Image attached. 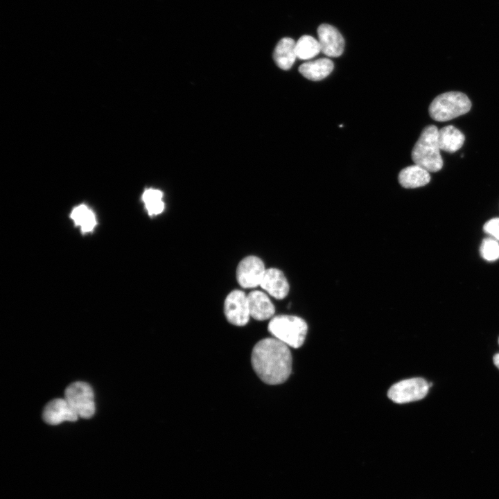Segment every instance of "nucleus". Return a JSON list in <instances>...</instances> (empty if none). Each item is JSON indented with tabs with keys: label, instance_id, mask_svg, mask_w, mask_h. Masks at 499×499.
I'll use <instances>...</instances> for the list:
<instances>
[{
	"label": "nucleus",
	"instance_id": "f257e3e1",
	"mask_svg": "<svg viewBox=\"0 0 499 499\" xmlns=\"http://www.w3.org/2000/svg\"><path fill=\"white\" fill-rule=\"evenodd\" d=\"M292 362L288 346L275 338L260 340L252 349V367L259 378L268 385L284 383L291 373Z\"/></svg>",
	"mask_w": 499,
	"mask_h": 499
},
{
	"label": "nucleus",
	"instance_id": "f03ea898",
	"mask_svg": "<svg viewBox=\"0 0 499 499\" xmlns=\"http://www.w3.org/2000/svg\"><path fill=\"white\" fill-rule=\"evenodd\" d=\"M438 129L435 125L426 126L412 150L414 163L428 172H437L443 166L438 143Z\"/></svg>",
	"mask_w": 499,
	"mask_h": 499
},
{
	"label": "nucleus",
	"instance_id": "7ed1b4c3",
	"mask_svg": "<svg viewBox=\"0 0 499 499\" xmlns=\"http://www.w3.org/2000/svg\"><path fill=\"white\" fill-rule=\"evenodd\" d=\"M268 331L274 338L288 347L297 349L304 342L308 325L299 317L280 315L271 319L268 324Z\"/></svg>",
	"mask_w": 499,
	"mask_h": 499
},
{
	"label": "nucleus",
	"instance_id": "20e7f679",
	"mask_svg": "<svg viewBox=\"0 0 499 499\" xmlns=\"http://www.w3.org/2000/svg\"><path fill=\"white\" fill-rule=\"evenodd\" d=\"M471 107L469 97L459 91L437 96L429 106V114L437 121H446L467 113Z\"/></svg>",
	"mask_w": 499,
	"mask_h": 499
},
{
	"label": "nucleus",
	"instance_id": "39448f33",
	"mask_svg": "<svg viewBox=\"0 0 499 499\" xmlns=\"http://www.w3.org/2000/svg\"><path fill=\"white\" fill-rule=\"evenodd\" d=\"M64 399L78 417L89 419L94 414V394L88 383L82 381L72 383L65 389Z\"/></svg>",
	"mask_w": 499,
	"mask_h": 499
},
{
	"label": "nucleus",
	"instance_id": "423d86ee",
	"mask_svg": "<svg viewBox=\"0 0 499 499\" xmlns=\"http://www.w3.org/2000/svg\"><path fill=\"white\" fill-rule=\"evenodd\" d=\"M429 384L421 378H412L394 384L387 392L394 403H405L423 399L429 389Z\"/></svg>",
	"mask_w": 499,
	"mask_h": 499
},
{
	"label": "nucleus",
	"instance_id": "0eeeda50",
	"mask_svg": "<svg viewBox=\"0 0 499 499\" xmlns=\"http://www.w3.org/2000/svg\"><path fill=\"white\" fill-rule=\"evenodd\" d=\"M224 313L233 325L243 326L247 324L250 315L247 295L240 290H234L226 297Z\"/></svg>",
	"mask_w": 499,
	"mask_h": 499
},
{
	"label": "nucleus",
	"instance_id": "6e6552de",
	"mask_svg": "<svg viewBox=\"0 0 499 499\" xmlns=\"http://www.w3.org/2000/svg\"><path fill=\"white\" fill-rule=\"evenodd\" d=\"M265 270L264 263L259 257L247 256L243 259L237 266V281L243 288L260 286Z\"/></svg>",
	"mask_w": 499,
	"mask_h": 499
},
{
	"label": "nucleus",
	"instance_id": "1a4fd4ad",
	"mask_svg": "<svg viewBox=\"0 0 499 499\" xmlns=\"http://www.w3.org/2000/svg\"><path fill=\"white\" fill-rule=\"evenodd\" d=\"M318 41L321 51L329 57L342 55L344 40L340 33L333 26L322 24L317 28Z\"/></svg>",
	"mask_w": 499,
	"mask_h": 499
},
{
	"label": "nucleus",
	"instance_id": "9d476101",
	"mask_svg": "<svg viewBox=\"0 0 499 499\" xmlns=\"http://www.w3.org/2000/svg\"><path fill=\"white\" fill-rule=\"evenodd\" d=\"M42 417L46 423L55 426L63 421H75L78 415L65 399H55L46 405Z\"/></svg>",
	"mask_w": 499,
	"mask_h": 499
},
{
	"label": "nucleus",
	"instance_id": "9b49d317",
	"mask_svg": "<svg viewBox=\"0 0 499 499\" xmlns=\"http://www.w3.org/2000/svg\"><path fill=\"white\" fill-rule=\"evenodd\" d=\"M260 286L277 299L286 297L290 290L289 283L285 274L275 268L266 269Z\"/></svg>",
	"mask_w": 499,
	"mask_h": 499
},
{
	"label": "nucleus",
	"instance_id": "f8f14e48",
	"mask_svg": "<svg viewBox=\"0 0 499 499\" xmlns=\"http://www.w3.org/2000/svg\"><path fill=\"white\" fill-rule=\"evenodd\" d=\"M247 299L252 317L258 321L272 318L275 308L265 292L253 290L247 294Z\"/></svg>",
	"mask_w": 499,
	"mask_h": 499
},
{
	"label": "nucleus",
	"instance_id": "ddd939ff",
	"mask_svg": "<svg viewBox=\"0 0 499 499\" xmlns=\"http://www.w3.org/2000/svg\"><path fill=\"white\" fill-rule=\"evenodd\" d=\"M398 179L399 184L403 187L414 189L425 186L429 183L430 175L425 168L414 164L401 170Z\"/></svg>",
	"mask_w": 499,
	"mask_h": 499
},
{
	"label": "nucleus",
	"instance_id": "4468645a",
	"mask_svg": "<svg viewBox=\"0 0 499 499\" xmlns=\"http://www.w3.org/2000/svg\"><path fill=\"white\" fill-rule=\"evenodd\" d=\"M334 67L333 62L328 58H321L303 63L299 71L306 78L318 81L327 77Z\"/></svg>",
	"mask_w": 499,
	"mask_h": 499
},
{
	"label": "nucleus",
	"instance_id": "2eb2a0df",
	"mask_svg": "<svg viewBox=\"0 0 499 499\" xmlns=\"http://www.w3.org/2000/svg\"><path fill=\"white\" fill-rule=\"evenodd\" d=\"M295 41L290 37L282 38L277 44L273 58L277 65L283 70L291 68L297 58Z\"/></svg>",
	"mask_w": 499,
	"mask_h": 499
},
{
	"label": "nucleus",
	"instance_id": "dca6fc26",
	"mask_svg": "<svg viewBox=\"0 0 499 499\" xmlns=\"http://www.w3.org/2000/svg\"><path fill=\"white\" fill-rule=\"evenodd\" d=\"M437 138L440 150L448 152L458 150L465 140L463 133L453 125H447L439 130Z\"/></svg>",
	"mask_w": 499,
	"mask_h": 499
},
{
	"label": "nucleus",
	"instance_id": "f3484780",
	"mask_svg": "<svg viewBox=\"0 0 499 499\" xmlns=\"http://www.w3.org/2000/svg\"><path fill=\"white\" fill-rule=\"evenodd\" d=\"M297 58L301 60H310L316 56L321 48L319 41L310 35L301 36L295 44Z\"/></svg>",
	"mask_w": 499,
	"mask_h": 499
},
{
	"label": "nucleus",
	"instance_id": "a211bd4d",
	"mask_svg": "<svg viewBox=\"0 0 499 499\" xmlns=\"http://www.w3.org/2000/svg\"><path fill=\"white\" fill-rule=\"evenodd\" d=\"M71 218L76 225L80 226L84 233L91 231L96 223L94 213L84 204L76 207L72 211Z\"/></svg>",
	"mask_w": 499,
	"mask_h": 499
},
{
	"label": "nucleus",
	"instance_id": "6ab92c4d",
	"mask_svg": "<svg viewBox=\"0 0 499 499\" xmlns=\"http://www.w3.org/2000/svg\"><path fill=\"white\" fill-rule=\"evenodd\" d=\"M162 197L163 193L158 189H148L144 191L142 200L150 216L158 215L164 211L165 206Z\"/></svg>",
	"mask_w": 499,
	"mask_h": 499
},
{
	"label": "nucleus",
	"instance_id": "aec40b11",
	"mask_svg": "<svg viewBox=\"0 0 499 499\" xmlns=\"http://www.w3.org/2000/svg\"><path fill=\"white\" fill-rule=\"evenodd\" d=\"M480 254L483 259L489 261L499 259V244L492 238L484 239L480 246Z\"/></svg>",
	"mask_w": 499,
	"mask_h": 499
},
{
	"label": "nucleus",
	"instance_id": "412c9836",
	"mask_svg": "<svg viewBox=\"0 0 499 499\" xmlns=\"http://www.w3.org/2000/svg\"><path fill=\"white\" fill-rule=\"evenodd\" d=\"M484 231L499 240V218L487 221L484 225Z\"/></svg>",
	"mask_w": 499,
	"mask_h": 499
},
{
	"label": "nucleus",
	"instance_id": "4be33fe9",
	"mask_svg": "<svg viewBox=\"0 0 499 499\" xmlns=\"http://www.w3.org/2000/svg\"><path fill=\"white\" fill-rule=\"evenodd\" d=\"M493 363L499 369V353H497L494 356Z\"/></svg>",
	"mask_w": 499,
	"mask_h": 499
},
{
	"label": "nucleus",
	"instance_id": "5701e85b",
	"mask_svg": "<svg viewBox=\"0 0 499 499\" xmlns=\"http://www.w3.org/2000/svg\"><path fill=\"white\" fill-rule=\"evenodd\" d=\"M498 343H499V338H498Z\"/></svg>",
	"mask_w": 499,
	"mask_h": 499
}]
</instances>
